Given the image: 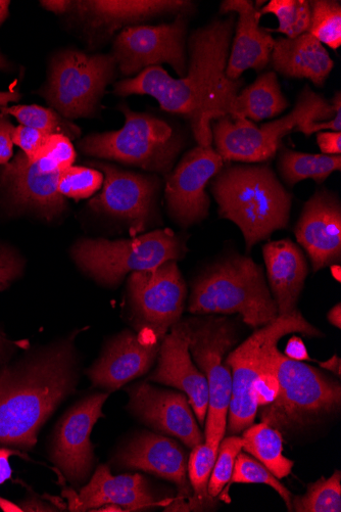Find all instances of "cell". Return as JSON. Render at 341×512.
<instances>
[{"label": "cell", "mask_w": 341, "mask_h": 512, "mask_svg": "<svg viewBox=\"0 0 341 512\" xmlns=\"http://www.w3.org/2000/svg\"><path fill=\"white\" fill-rule=\"evenodd\" d=\"M234 19L230 15L226 20H214L190 35L184 77L174 79L155 66L117 82L114 92L120 97H153L163 111L188 120L200 147H212V123L229 116L243 84L242 79L233 81L226 76Z\"/></svg>", "instance_id": "obj_1"}, {"label": "cell", "mask_w": 341, "mask_h": 512, "mask_svg": "<svg viewBox=\"0 0 341 512\" xmlns=\"http://www.w3.org/2000/svg\"><path fill=\"white\" fill-rule=\"evenodd\" d=\"M73 339L0 369V444L32 449L40 429L76 389Z\"/></svg>", "instance_id": "obj_2"}, {"label": "cell", "mask_w": 341, "mask_h": 512, "mask_svg": "<svg viewBox=\"0 0 341 512\" xmlns=\"http://www.w3.org/2000/svg\"><path fill=\"white\" fill-rule=\"evenodd\" d=\"M211 191L220 217L239 227L249 251L288 225L291 196L269 165L223 168L214 177Z\"/></svg>", "instance_id": "obj_3"}, {"label": "cell", "mask_w": 341, "mask_h": 512, "mask_svg": "<svg viewBox=\"0 0 341 512\" xmlns=\"http://www.w3.org/2000/svg\"><path fill=\"white\" fill-rule=\"evenodd\" d=\"M193 314H239L253 329L278 317L263 268L252 258H230L203 274L192 289Z\"/></svg>", "instance_id": "obj_4"}, {"label": "cell", "mask_w": 341, "mask_h": 512, "mask_svg": "<svg viewBox=\"0 0 341 512\" xmlns=\"http://www.w3.org/2000/svg\"><path fill=\"white\" fill-rule=\"evenodd\" d=\"M273 364L279 389L272 402L259 407L262 423L283 437L317 425L338 411L339 382L306 363L289 359L277 348Z\"/></svg>", "instance_id": "obj_5"}, {"label": "cell", "mask_w": 341, "mask_h": 512, "mask_svg": "<svg viewBox=\"0 0 341 512\" xmlns=\"http://www.w3.org/2000/svg\"><path fill=\"white\" fill-rule=\"evenodd\" d=\"M339 113L340 92L328 102L307 86L294 110L261 127L245 118L225 116L216 120L212 123L213 141L224 162L262 163L276 156L282 139L292 130L311 122H330Z\"/></svg>", "instance_id": "obj_6"}, {"label": "cell", "mask_w": 341, "mask_h": 512, "mask_svg": "<svg viewBox=\"0 0 341 512\" xmlns=\"http://www.w3.org/2000/svg\"><path fill=\"white\" fill-rule=\"evenodd\" d=\"M292 333L309 337L321 335L296 310L289 315L277 317L227 356L226 363L232 374V394L227 418L231 434L242 433L254 424L259 409L256 387L264 376L274 371L273 353L279 341Z\"/></svg>", "instance_id": "obj_7"}, {"label": "cell", "mask_w": 341, "mask_h": 512, "mask_svg": "<svg viewBox=\"0 0 341 512\" xmlns=\"http://www.w3.org/2000/svg\"><path fill=\"white\" fill-rule=\"evenodd\" d=\"M75 160L71 139L53 134L35 160L29 161L20 152L0 169V189L13 208L52 220L67 209L58 185L62 172L72 167Z\"/></svg>", "instance_id": "obj_8"}, {"label": "cell", "mask_w": 341, "mask_h": 512, "mask_svg": "<svg viewBox=\"0 0 341 512\" xmlns=\"http://www.w3.org/2000/svg\"><path fill=\"white\" fill-rule=\"evenodd\" d=\"M124 126L117 131L89 135L79 144L92 157L168 173L183 148L181 136L166 121L120 106Z\"/></svg>", "instance_id": "obj_9"}, {"label": "cell", "mask_w": 341, "mask_h": 512, "mask_svg": "<svg viewBox=\"0 0 341 512\" xmlns=\"http://www.w3.org/2000/svg\"><path fill=\"white\" fill-rule=\"evenodd\" d=\"M183 250L171 229H161L130 240H82L72 253L76 263L96 282L115 286L128 273L151 270L179 259Z\"/></svg>", "instance_id": "obj_10"}, {"label": "cell", "mask_w": 341, "mask_h": 512, "mask_svg": "<svg viewBox=\"0 0 341 512\" xmlns=\"http://www.w3.org/2000/svg\"><path fill=\"white\" fill-rule=\"evenodd\" d=\"M116 69L112 55L66 51L53 59L38 95L68 120L88 118L96 112Z\"/></svg>", "instance_id": "obj_11"}, {"label": "cell", "mask_w": 341, "mask_h": 512, "mask_svg": "<svg viewBox=\"0 0 341 512\" xmlns=\"http://www.w3.org/2000/svg\"><path fill=\"white\" fill-rule=\"evenodd\" d=\"M187 323L191 357L199 365L209 387L205 443L219 447L227 429L232 394L231 368L225 356L237 342L236 333L224 318H193Z\"/></svg>", "instance_id": "obj_12"}, {"label": "cell", "mask_w": 341, "mask_h": 512, "mask_svg": "<svg viewBox=\"0 0 341 512\" xmlns=\"http://www.w3.org/2000/svg\"><path fill=\"white\" fill-rule=\"evenodd\" d=\"M186 30L185 14L178 15L170 24L129 26L116 37L111 55L125 77L168 64L182 78L187 72Z\"/></svg>", "instance_id": "obj_13"}, {"label": "cell", "mask_w": 341, "mask_h": 512, "mask_svg": "<svg viewBox=\"0 0 341 512\" xmlns=\"http://www.w3.org/2000/svg\"><path fill=\"white\" fill-rule=\"evenodd\" d=\"M130 301L141 328L165 338L179 321L184 309L186 287L175 261L157 268L131 273L128 282Z\"/></svg>", "instance_id": "obj_14"}, {"label": "cell", "mask_w": 341, "mask_h": 512, "mask_svg": "<svg viewBox=\"0 0 341 512\" xmlns=\"http://www.w3.org/2000/svg\"><path fill=\"white\" fill-rule=\"evenodd\" d=\"M108 393L90 395L72 406L57 425L52 460L73 484L84 483L93 467L94 452L90 440L94 425L104 417Z\"/></svg>", "instance_id": "obj_15"}, {"label": "cell", "mask_w": 341, "mask_h": 512, "mask_svg": "<svg viewBox=\"0 0 341 512\" xmlns=\"http://www.w3.org/2000/svg\"><path fill=\"white\" fill-rule=\"evenodd\" d=\"M223 168L224 160L212 147L199 146L182 158L166 186L168 209L178 223L188 226L207 218V185Z\"/></svg>", "instance_id": "obj_16"}, {"label": "cell", "mask_w": 341, "mask_h": 512, "mask_svg": "<svg viewBox=\"0 0 341 512\" xmlns=\"http://www.w3.org/2000/svg\"><path fill=\"white\" fill-rule=\"evenodd\" d=\"M105 175L104 188L88 204L91 210L127 222L132 235L148 225L158 191L154 177L120 169L106 163H94Z\"/></svg>", "instance_id": "obj_17"}, {"label": "cell", "mask_w": 341, "mask_h": 512, "mask_svg": "<svg viewBox=\"0 0 341 512\" xmlns=\"http://www.w3.org/2000/svg\"><path fill=\"white\" fill-rule=\"evenodd\" d=\"M164 338L149 328L126 331L110 342L103 356L88 369L92 385L110 392L148 372L159 356Z\"/></svg>", "instance_id": "obj_18"}, {"label": "cell", "mask_w": 341, "mask_h": 512, "mask_svg": "<svg viewBox=\"0 0 341 512\" xmlns=\"http://www.w3.org/2000/svg\"><path fill=\"white\" fill-rule=\"evenodd\" d=\"M129 409L146 426L179 439L189 448L205 443L191 405L184 393L139 383L128 390Z\"/></svg>", "instance_id": "obj_19"}, {"label": "cell", "mask_w": 341, "mask_h": 512, "mask_svg": "<svg viewBox=\"0 0 341 512\" xmlns=\"http://www.w3.org/2000/svg\"><path fill=\"white\" fill-rule=\"evenodd\" d=\"M158 357V367L149 380L182 391L200 425L204 426L209 407V387L203 372L192 361L187 320L172 325Z\"/></svg>", "instance_id": "obj_20"}, {"label": "cell", "mask_w": 341, "mask_h": 512, "mask_svg": "<svg viewBox=\"0 0 341 512\" xmlns=\"http://www.w3.org/2000/svg\"><path fill=\"white\" fill-rule=\"evenodd\" d=\"M115 460L120 468L149 473L175 484L178 490L175 504H182L192 496L187 454L171 438L141 433L119 451Z\"/></svg>", "instance_id": "obj_21"}, {"label": "cell", "mask_w": 341, "mask_h": 512, "mask_svg": "<svg viewBox=\"0 0 341 512\" xmlns=\"http://www.w3.org/2000/svg\"><path fill=\"white\" fill-rule=\"evenodd\" d=\"M65 496L69 499L71 511H95L108 504L118 505L123 511H145L172 502L157 498L143 476H113L107 465H101L79 493L66 491Z\"/></svg>", "instance_id": "obj_22"}, {"label": "cell", "mask_w": 341, "mask_h": 512, "mask_svg": "<svg viewBox=\"0 0 341 512\" xmlns=\"http://www.w3.org/2000/svg\"><path fill=\"white\" fill-rule=\"evenodd\" d=\"M295 232L315 272L337 265L341 259V208L336 196L317 192L306 203Z\"/></svg>", "instance_id": "obj_23"}, {"label": "cell", "mask_w": 341, "mask_h": 512, "mask_svg": "<svg viewBox=\"0 0 341 512\" xmlns=\"http://www.w3.org/2000/svg\"><path fill=\"white\" fill-rule=\"evenodd\" d=\"M220 11L238 15L226 67L227 78L236 81L250 69L264 70L270 63L274 38L267 29L260 27L261 15L254 3L250 0H225Z\"/></svg>", "instance_id": "obj_24"}, {"label": "cell", "mask_w": 341, "mask_h": 512, "mask_svg": "<svg viewBox=\"0 0 341 512\" xmlns=\"http://www.w3.org/2000/svg\"><path fill=\"white\" fill-rule=\"evenodd\" d=\"M263 255L278 317L289 315L297 310L308 275L306 257L289 239L266 244Z\"/></svg>", "instance_id": "obj_25"}, {"label": "cell", "mask_w": 341, "mask_h": 512, "mask_svg": "<svg viewBox=\"0 0 341 512\" xmlns=\"http://www.w3.org/2000/svg\"><path fill=\"white\" fill-rule=\"evenodd\" d=\"M191 2L183 0H89L75 2L77 11L92 26L115 31L125 25L150 20L166 14L190 12Z\"/></svg>", "instance_id": "obj_26"}, {"label": "cell", "mask_w": 341, "mask_h": 512, "mask_svg": "<svg viewBox=\"0 0 341 512\" xmlns=\"http://www.w3.org/2000/svg\"><path fill=\"white\" fill-rule=\"evenodd\" d=\"M270 62L279 74L308 79L318 87L324 85L334 68V62L323 44L309 33L294 39H274Z\"/></svg>", "instance_id": "obj_27"}, {"label": "cell", "mask_w": 341, "mask_h": 512, "mask_svg": "<svg viewBox=\"0 0 341 512\" xmlns=\"http://www.w3.org/2000/svg\"><path fill=\"white\" fill-rule=\"evenodd\" d=\"M289 107L275 72L260 75L257 80L238 92L229 116L260 122L282 114Z\"/></svg>", "instance_id": "obj_28"}, {"label": "cell", "mask_w": 341, "mask_h": 512, "mask_svg": "<svg viewBox=\"0 0 341 512\" xmlns=\"http://www.w3.org/2000/svg\"><path fill=\"white\" fill-rule=\"evenodd\" d=\"M242 433V449L264 464L277 479L291 473L295 461L283 455V437L278 431L261 423Z\"/></svg>", "instance_id": "obj_29"}, {"label": "cell", "mask_w": 341, "mask_h": 512, "mask_svg": "<svg viewBox=\"0 0 341 512\" xmlns=\"http://www.w3.org/2000/svg\"><path fill=\"white\" fill-rule=\"evenodd\" d=\"M279 171L288 185L311 178L323 183L333 172L340 171L341 157L305 154L283 149L279 155Z\"/></svg>", "instance_id": "obj_30"}, {"label": "cell", "mask_w": 341, "mask_h": 512, "mask_svg": "<svg viewBox=\"0 0 341 512\" xmlns=\"http://www.w3.org/2000/svg\"><path fill=\"white\" fill-rule=\"evenodd\" d=\"M219 447L203 443L192 448L188 459V480L192 488V496L186 506V511H201L212 497L208 493V486Z\"/></svg>", "instance_id": "obj_31"}, {"label": "cell", "mask_w": 341, "mask_h": 512, "mask_svg": "<svg viewBox=\"0 0 341 512\" xmlns=\"http://www.w3.org/2000/svg\"><path fill=\"white\" fill-rule=\"evenodd\" d=\"M0 113L15 117L23 126L32 127L48 134H62L74 139L81 133L75 124L51 108L20 105L10 108L0 107Z\"/></svg>", "instance_id": "obj_32"}, {"label": "cell", "mask_w": 341, "mask_h": 512, "mask_svg": "<svg viewBox=\"0 0 341 512\" xmlns=\"http://www.w3.org/2000/svg\"><path fill=\"white\" fill-rule=\"evenodd\" d=\"M263 15H274L279 23L277 29H267L268 32H277L294 39L308 33L311 21V7L307 0H271L263 9Z\"/></svg>", "instance_id": "obj_33"}, {"label": "cell", "mask_w": 341, "mask_h": 512, "mask_svg": "<svg viewBox=\"0 0 341 512\" xmlns=\"http://www.w3.org/2000/svg\"><path fill=\"white\" fill-rule=\"evenodd\" d=\"M292 511L297 512H340L341 474L335 471L326 479L322 477L308 486L305 495L292 498Z\"/></svg>", "instance_id": "obj_34"}, {"label": "cell", "mask_w": 341, "mask_h": 512, "mask_svg": "<svg viewBox=\"0 0 341 512\" xmlns=\"http://www.w3.org/2000/svg\"><path fill=\"white\" fill-rule=\"evenodd\" d=\"M311 21L308 33L333 51L341 45V5L333 0L310 2Z\"/></svg>", "instance_id": "obj_35"}, {"label": "cell", "mask_w": 341, "mask_h": 512, "mask_svg": "<svg viewBox=\"0 0 341 512\" xmlns=\"http://www.w3.org/2000/svg\"><path fill=\"white\" fill-rule=\"evenodd\" d=\"M232 484H265L273 488L284 500L289 511H292V494L285 488L259 460L241 453L236 457L232 477L227 484L226 492Z\"/></svg>", "instance_id": "obj_36"}, {"label": "cell", "mask_w": 341, "mask_h": 512, "mask_svg": "<svg viewBox=\"0 0 341 512\" xmlns=\"http://www.w3.org/2000/svg\"><path fill=\"white\" fill-rule=\"evenodd\" d=\"M104 174L93 168L72 166L62 172L58 190L64 198L88 199L102 189Z\"/></svg>", "instance_id": "obj_37"}, {"label": "cell", "mask_w": 341, "mask_h": 512, "mask_svg": "<svg viewBox=\"0 0 341 512\" xmlns=\"http://www.w3.org/2000/svg\"><path fill=\"white\" fill-rule=\"evenodd\" d=\"M241 449V437L232 436L221 441L208 486V493L212 498L219 496L229 483L236 457Z\"/></svg>", "instance_id": "obj_38"}, {"label": "cell", "mask_w": 341, "mask_h": 512, "mask_svg": "<svg viewBox=\"0 0 341 512\" xmlns=\"http://www.w3.org/2000/svg\"><path fill=\"white\" fill-rule=\"evenodd\" d=\"M48 134L44 131L23 125L16 126L13 132V143L21 149V152L29 161L35 160L45 146Z\"/></svg>", "instance_id": "obj_39"}, {"label": "cell", "mask_w": 341, "mask_h": 512, "mask_svg": "<svg viewBox=\"0 0 341 512\" xmlns=\"http://www.w3.org/2000/svg\"><path fill=\"white\" fill-rule=\"evenodd\" d=\"M21 260L12 252H0V292L9 288L22 273Z\"/></svg>", "instance_id": "obj_40"}, {"label": "cell", "mask_w": 341, "mask_h": 512, "mask_svg": "<svg viewBox=\"0 0 341 512\" xmlns=\"http://www.w3.org/2000/svg\"><path fill=\"white\" fill-rule=\"evenodd\" d=\"M10 117L0 114V166L8 164L14 155L13 132L16 126Z\"/></svg>", "instance_id": "obj_41"}, {"label": "cell", "mask_w": 341, "mask_h": 512, "mask_svg": "<svg viewBox=\"0 0 341 512\" xmlns=\"http://www.w3.org/2000/svg\"><path fill=\"white\" fill-rule=\"evenodd\" d=\"M317 144L323 155L339 156L341 154V133L337 131L318 132Z\"/></svg>", "instance_id": "obj_42"}, {"label": "cell", "mask_w": 341, "mask_h": 512, "mask_svg": "<svg viewBox=\"0 0 341 512\" xmlns=\"http://www.w3.org/2000/svg\"><path fill=\"white\" fill-rule=\"evenodd\" d=\"M285 356L296 361L311 360L305 343L299 337H292L286 345Z\"/></svg>", "instance_id": "obj_43"}, {"label": "cell", "mask_w": 341, "mask_h": 512, "mask_svg": "<svg viewBox=\"0 0 341 512\" xmlns=\"http://www.w3.org/2000/svg\"><path fill=\"white\" fill-rule=\"evenodd\" d=\"M0 71H14L12 63L0 53ZM22 98L18 90L0 92V107H7L9 103L19 102Z\"/></svg>", "instance_id": "obj_44"}, {"label": "cell", "mask_w": 341, "mask_h": 512, "mask_svg": "<svg viewBox=\"0 0 341 512\" xmlns=\"http://www.w3.org/2000/svg\"><path fill=\"white\" fill-rule=\"evenodd\" d=\"M23 454L16 450L9 448H0V485L4 484L12 477V468L10 464V457Z\"/></svg>", "instance_id": "obj_45"}, {"label": "cell", "mask_w": 341, "mask_h": 512, "mask_svg": "<svg viewBox=\"0 0 341 512\" xmlns=\"http://www.w3.org/2000/svg\"><path fill=\"white\" fill-rule=\"evenodd\" d=\"M40 5L52 13L62 15L72 11L75 7V2H66V0H42Z\"/></svg>", "instance_id": "obj_46"}, {"label": "cell", "mask_w": 341, "mask_h": 512, "mask_svg": "<svg viewBox=\"0 0 341 512\" xmlns=\"http://www.w3.org/2000/svg\"><path fill=\"white\" fill-rule=\"evenodd\" d=\"M21 511H57V507L36 499H30L22 503L20 506Z\"/></svg>", "instance_id": "obj_47"}, {"label": "cell", "mask_w": 341, "mask_h": 512, "mask_svg": "<svg viewBox=\"0 0 341 512\" xmlns=\"http://www.w3.org/2000/svg\"><path fill=\"white\" fill-rule=\"evenodd\" d=\"M340 358L336 355H333L329 360L325 362H319L320 366L323 369L329 370L334 372L338 377H340L341 374V366H340Z\"/></svg>", "instance_id": "obj_48"}, {"label": "cell", "mask_w": 341, "mask_h": 512, "mask_svg": "<svg viewBox=\"0 0 341 512\" xmlns=\"http://www.w3.org/2000/svg\"><path fill=\"white\" fill-rule=\"evenodd\" d=\"M328 321L337 329L341 328V307L340 304L334 306L327 314Z\"/></svg>", "instance_id": "obj_49"}, {"label": "cell", "mask_w": 341, "mask_h": 512, "mask_svg": "<svg viewBox=\"0 0 341 512\" xmlns=\"http://www.w3.org/2000/svg\"><path fill=\"white\" fill-rule=\"evenodd\" d=\"M10 0H0V27L7 21L10 16Z\"/></svg>", "instance_id": "obj_50"}, {"label": "cell", "mask_w": 341, "mask_h": 512, "mask_svg": "<svg viewBox=\"0 0 341 512\" xmlns=\"http://www.w3.org/2000/svg\"><path fill=\"white\" fill-rule=\"evenodd\" d=\"M9 345L10 342L7 339H5L2 335H0V359L3 358Z\"/></svg>", "instance_id": "obj_51"}]
</instances>
